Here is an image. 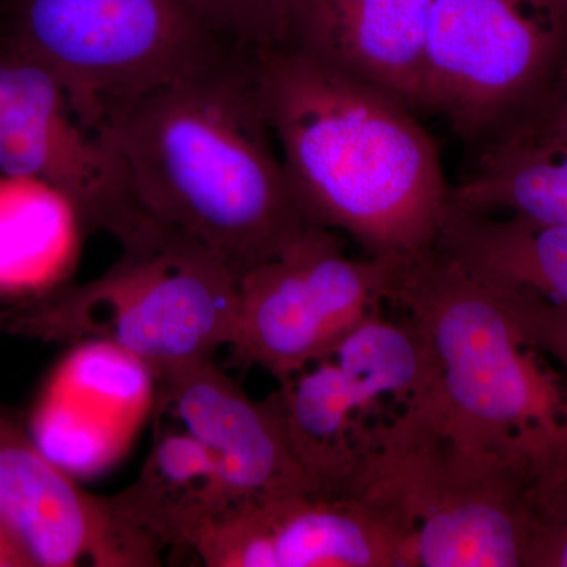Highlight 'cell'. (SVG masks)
Instances as JSON below:
<instances>
[{"mask_svg":"<svg viewBox=\"0 0 567 567\" xmlns=\"http://www.w3.org/2000/svg\"><path fill=\"white\" fill-rule=\"evenodd\" d=\"M144 229L203 246L238 278L322 227L298 200L260 102L257 58L227 55L107 112Z\"/></svg>","mask_w":567,"mask_h":567,"instance_id":"obj_1","label":"cell"},{"mask_svg":"<svg viewBox=\"0 0 567 567\" xmlns=\"http://www.w3.org/2000/svg\"><path fill=\"white\" fill-rule=\"evenodd\" d=\"M257 84L312 221L349 235L369 257L435 244L451 186L415 110L300 48L257 58Z\"/></svg>","mask_w":567,"mask_h":567,"instance_id":"obj_2","label":"cell"},{"mask_svg":"<svg viewBox=\"0 0 567 567\" xmlns=\"http://www.w3.org/2000/svg\"><path fill=\"white\" fill-rule=\"evenodd\" d=\"M338 494L390 528L402 567H525V447L458 424L435 394L372 427Z\"/></svg>","mask_w":567,"mask_h":567,"instance_id":"obj_3","label":"cell"},{"mask_svg":"<svg viewBox=\"0 0 567 567\" xmlns=\"http://www.w3.org/2000/svg\"><path fill=\"white\" fill-rule=\"evenodd\" d=\"M99 278L0 301V330L48 342L104 341L156 380L233 346L240 278L203 246L148 229Z\"/></svg>","mask_w":567,"mask_h":567,"instance_id":"obj_4","label":"cell"},{"mask_svg":"<svg viewBox=\"0 0 567 567\" xmlns=\"http://www.w3.org/2000/svg\"><path fill=\"white\" fill-rule=\"evenodd\" d=\"M385 301L404 311L458 424L513 442L567 415V391L533 360L495 290L439 245L388 257Z\"/></svg>","mask_w":567,"mask_h":567,"instance_id":"obj_5","label":"cell"},{"mask_svg":"<svg viewBox=\"0 0 567 567\" xmlns=\"http://www.w3.org/2000/svg\"><path fill=\"white\" fill-rule=\"evenodd\" d=\"M0 29L58 74L96 132L114 107L240 52L186 0H6Z\"/></svg>","mask_w":567,"mask_h":567,"instance_id":"obj_6","label":"cell"},{"mask_svg":"<svg viewBox=\"0 0 567 567\" xmlns=\"http://www.w3.org/2000/svg\"><path fill=\"white\" fill-rule=\"evenodd\" d=\"M566 41V22L544 0H434L420 110L480 151L533 102Z\"/></svg>","mask_w":567,"mask_h":567,"instance_id":"obj_7","label":"cell"},{"mask_svg":"<svg viewBox=\"0 0 567 567\" xmlns=\"http://www.w3.org/2000/svg\"><path fill=\"white\" fill-rule=\"evenodd\" d=\"M388 257L347 256L334 230L315 227L241 276L238 360L279 382L328 357L385 303Z\"/></svg>","mask_w":567,"mask_h":567,"instance_id":"obj_8","label":"cell"},{"mask_svg":"<svg viewBox=\"0 0 567 567\" xmlns=\"http://www.w3.org/2000/svg\"><path fill=\"white\" fill-rule=\"evenodd\" d=\"M0 175L48 183L76 205L87 230L117 244L144 224L114 145L82 121L58 74L2 29Z\"/></svg>","mask_w":567,"mask_h":567,"instance_id":"obj_9","label":"cell"},{"mask_svg":"<svg viewBox=\"0 0 567 567\" xmlns=\"http://www.w3.org/2000/svg\"><path fill=\"white\" fill-rule=\"evenodd\" d=\"M0 520L33 567H151L162 548L122 516L112 496L89 494L0 401Z\"/></svg>","mask_w":567,"mask_h":567,"instance_id":"obj_10","label":"cell"},{"mask_svg":"<svg viewBox=\"0 0 567 567\" xmlns=\"http://www.w3.org/2000/svg\"><path fill=\"white\" fill-rule=\"evenodd\" d=\"M193 554L213 567H402L398 540L374 511L323 492L230 506Z\"/></svg>","mask_w":567,"mask_h":567,"instance_id":"obj_11","label":"cell"},{"mask_svg":"<svg viewBox=\"0 0 567 567\" xmlns=\"http://www.w3.org/2000/svg\"><path fill=\"white\" fill-rule=\"evenodd\" d=\"M169 410L210 456L233 506L317 492L295 456L274 399L252 401L212 360L156 380Z\"/></svg>","mask_w":567,"mask_h":567,"instance_id":"obj_12","label":"cell"},{"mask_svg":"<svg viewBox=\"0 0 567 567\" xmlns=\"http://www.w3.org/2000/svg\"><path fill=\"white\" fill-rule=\"evenodd\" d=\"M48 390L43 431L48 456L70 475H96L114 464L156 405L155 375L104 341L78 342Z\"/></svg>","mask_w":567,"mask_h":567,"instance_id":"obj_13","label":"cell"},{"mask_svg":"<svg viewBox=\"0 0 567 567\" xmlns=\"http://www.w3.org/2000/svg\"><path fill=\"white\" fill-rule=\"evenodd\" d=\"M434 0H301L289 48L311 52L420 110Z\"/></svg>","mask_w":567,"mask_h":567,"instance_id":"obj_14","label":"cell"},{"mask_svg":"<svg viewBox=\"0 0 567 567\" xmlns=\"http://www.w3.org/2000/svg\"><path fill=\"white\" fill-rule=\"evenodd\" d=\"M435 244L488 286L567 308V226L450 203Z\"/></svg>","mask_w":567,"mask_h":567,"instance_id":"obj_15","label":"cell"},{"mask_svg":"<svg viewBox=\"0 0 567 567\" xmlns=\"http://www.w3.org/2000/svg\"><path fill=\"white\" fill-rule=\"evenodd\" d=\"M112 502L162 550L189 551L208 525L233 506L207 451L183 429L156 435L136 483Z\"/></svg>","mask_w":567,"mask_h":567,"instance_id":"obj_16","label":"cell"},{"mask_svg":"<svg viewBox=\"0 0 567 567\" xmlns=\"http://www.w3.org/2000/svg\"><path fill=\"white\" fill-rule=\"evenodd\" d=\"M85 233L65 194L33 178L0 175V301L69 284Z\"/></svg>","mask_w":567,"mask_h":567,"instance_id":"obj_17","label":"cell"},{"mask_svg":"<svg viewBox=\"0 0 567 567\" xmlns=\"http://www.w3.org/2000/svg\"><path fill=\"white\" fill-rule=\"evenodd\" d=\"M450 203L487 215L567 226V144L498 140L477 151L476 166L451 186Z\"/></svg>","mask_w":567,"mask_h":567,"instance_id":"obj_18","label":"cell"},{"mask_svg":"<svg viewBox=\"0 0 567 567\" xmlns=\"http://www.w3.org/2000/svg\"><path fill=\"white\" fill-rule=\"evenodd\" d=\"M524 446L525 567H567V415Z\"/></svg>","mask_w":567,"mask_h":567,"instance_id":"obj_19","label":"cell"},{"mask_svg":"<svg viewBox=\"0 0 567 567\" xmlns=\"http://www.w3.org/2000/svg\"><path fill=\"white\" fill-rule=\"evenodd\" d=\"M227 47L252 58L284 50L292 41L301 0H186Z\"/></svg>","mask_w":567,"mask_h":567,"instance_id":"obj_20","label":"cell"},{"mask_svg":"<svg viewBox=\"0 0 567 567\" xmlns=\"http://www.w3.org/2000/svg\"><path fill=\"white\" fill-rule=\"evenodd\" d=\"M492 287V286H488ZM518 334L533 350L550 354L567 371V308L532 295L496 289Z\"/></svg>","mask_w":567,"mask_h":567,"instance_id":"obj_21","label":"cell"},{"mask_svg":"<svg viewBox=\"0 0 567 567\" xmlns=\"http://www.w3.org/2000/svg\"><path fill=\"white\" fill-rule=\"evenodd\" d=\"M557 141L567 144V41L550 76L524 112L494 141ZM487 142V144H491Z\"/></svg>","mask_w":567,"mask_h":567,"instance_id":"obj_22","label":"cell"},{"mask_svg":"<svg viewBox=\"0 0 567 567\" xmlns=\"http://www.w3.org/2000/svg\"><path fill=\"white\" fill-rule=\"evenodd\" d=\"M0 567H33L32 559L2 520H0Z\"/></svg>","mask_w":567,"mask_h":567,"instance_id":"obj_23","label":"cell"},{"mask_svg":"<svg viewBox=\"0 0 567 567\" xmlns=\"http://www.w3.org/2000/svg\"><path fill=\"white\" fill-rule=\"evenodd\" d=\"M548 9L554 11L555 14L567 24V0H544Z\"/></svg>","mask_w":567,"mask_h":567,"instance_id":"obj_24","label":"cell"},{"mask_svg":"<svg viewBox=\"0 0 567 567\" xmlns=\"http://www.w3.org/2000/svg\"><path fill=\"white\" fill-rule=\"evenodd\" d=\"M3 2H6V0H0V3H3Z\"/></svg>","mask_w":567,"mask_h":567,"instance_id":"obj_25","label":"cell"}]
</instances>
